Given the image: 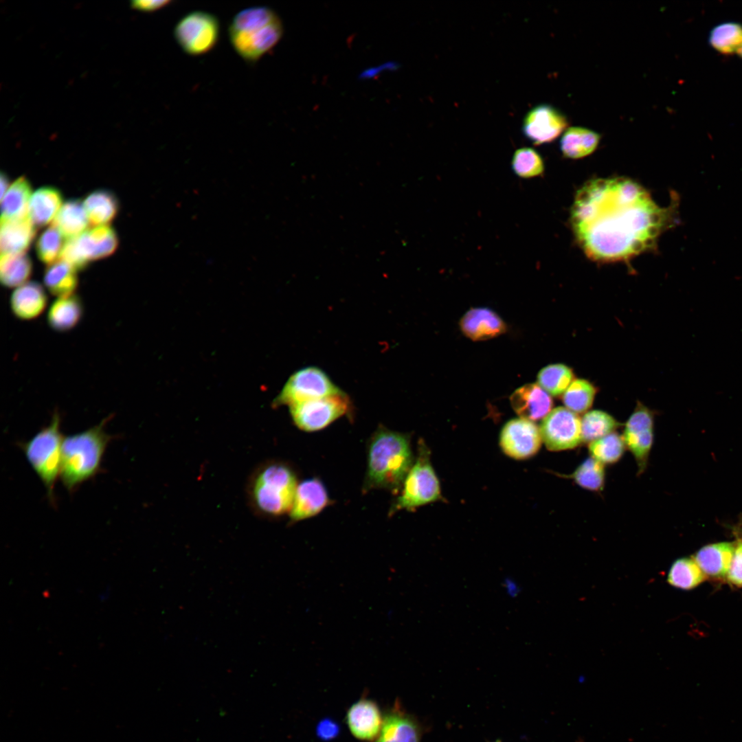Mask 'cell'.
<instances>
[{
	"mask_svg": "<svg viewBox=\"0 0 742 742\" xmlns=\"http://www.w3.org/2000/svg\"><path fill=\"white\" fill-rule=\"evenodd\" d=\"M675 207H662L627 177L593 179L578 190L570 213L578 246L594 261L628 260L653 248L673 225Z\"/></svg>",
	"mask_w": 742,
	"mask_h": 742,
	"instance_id": "1",
	"label": "cell"
},
{
	"mask_svg": "<svg viewBox=\"0 0 742 742\" xmlns=\"http://www.w3.org/2000/svg\"><path fill=\"white\" fill-rule=\"evenodd\" d=\"M407 436L385 427L377 429L368 448L363 489L398 491L412 466Z\"/></svg>",
	"mask_w": 742,
	"mask_h": 742,
	"instance_id": "2",
	"label": "cell"
},
{
	"mask_svg": "<svg viewBox=\"0 0 742 742\" xmlns=\"http://www.w3.org/2000/svg\"><path fill=\"white\" fill-rule=\"evenodd\" d=\"M109 419L106 418L97 425L63 438L60 477L68 491H74L99 473L111 440L105 431Z\"/></svg>",
	"mask_w": 742,
	"mask_h": 742,
	"instance_id": "3",
	"label": "cell"
},
{
	"mask_svg": "<svg viewBox=\"0 0 742 742\" xmlns=\"http://www.w3.org/2000/svg\"><path fill=\"white\" fill-rule=\"evenodd\" d=\"M230 43L247 63L257 62L272 49L283 34L276 13L267 6H254L238 12L228 28Z\"/></svg>",
	"mask_w": 742,
	"mask_h": 742,
	"instance_id": "4",
	"label": "cell"
},
{
	"mask_svg": "<svg viewBox=\"0 0 742 742\" xmlns=\"http://www.w3.org/2000/svg\"><path fill=\"white\" fill-rule=\"evenodd\" d=\"M297 485L295 473L290 466L271 462L254 473L248 487L249 498L259 513L278 517L290 512Z\"/></svg>",
	"mask_w": 742,
	"mask_h": 742,
	"instance_id": "5",
	"label": "cell"
},
{
	"mask_svg": "<svg viewBox=\"0 0 742 742\" xmlns=\"http://www.w3.org/2000/svg\"><path fill=\"white\" fill-rule=\"evenodd\" d=\"M63 438L60 417L56 412L47 426L20 445L28 462L45 486L51 502L54 501V486L60 474Z\"/></svg>",
	"mask_w": 742,
	"mask_h": 742,
	"instance_id": "6",
	"label": "cell"
},
{
	"mask_svg": "<svg viewBox=\"0 0 742 742\" xmlns=\"http://www.w3.org/2000/svg\"><path fill=\"white\" fill-rule=\"evenodd\" d=\"M440 497L438 477L429 462L428 451L423 445H420L418 457L407 473L402 485L401 495L397 497L391 512L403 509L411 510Z\"/></svg>",
	"mask_w": 742,
	"mask_h": 742,
	"instance_id": "7",
	"label": "cell"
},
{
	"mask_svg": "<svg viewBox=\"0 0 742 742\" xmlns=\"http://www.w3.org/2000/svg\"><path fill=\"white\" fill-rule=\"evenodd\" d=\"M118 243L117 235L112 227L107 225L98 226L67 240L63 245L60 258L77 270L83 269L89 262L113 254Z\"/></svg>",
	"mask_w": 742,
	"mask_h": 742,
	"instance_id": "8",
	"label": "cell"
},
{
	"mask_svg": "<svg viewBox=\"0 0 742 742\" xmlns=\"http://www.w3.org/2000/svg\"><path fill=\"white\" fill-rule=\"evenodd\" d=\"M174 37L188 55L205 54L216 45L220 34L219 21L205 11H193L183 16L176 24Z\"/></svg>",
	"mask_w": 742,
	"mask_h": 742,
	"instance_id": "9",
	"label": "cell"
},
{
	"mask_svg": "<svg viewBox=\"0 0 742 742\" xmlns=\"http://www.w3.org/2000/svg\"><path fill=\"white\" fill-rule=\"evenodd\" d=\"M350 407L348 396L342 392L291 405L289 411L297 428L313 432L326 428L349 412Z\"/></svg>",
	"mask_w": 742,
	"mask_h": 742,
	"instance_id": "10",
	"label": "cell"
},
{
	"mask_svg": "<svg viewBox=\"0 0 742 742\" xmlns=\"http://www.w3.org/2000/svg\"><path fill=\"white\" fill-rule=\"evenodd\" d=\"M343 391L320 368L311 366L294 372L274 401L289 407L306 401L337 394Z\"/></svg>",
	"mask_w": 742,
	"mask_h": 742,
	"instance_id": "11",
	"label": "cell"
},
{
	"mask_svg": "<svg viewBox=\"0 0 742 742\" xmlns=\"http://www.w3.org/2000/svg\"><path fill=\"white\" fill-rule=\"evenodd\" d=\"M540 431L550 451L573 449L582 442L581 419L566 407L551 410L543 420Z\"/></svg>",
	"mask_w": 742,
	"mask_h": 742,
	"instance_id": "12",
	"label": "cell"
},
{
	"mask_svg": "<svg viewBox=\"0 0 742 742\" xmlns=\"http://www.w3.org/2000/svg\"><path fill=\"white\" fill-rule=\"evenodd\" d=\"M541 440L537 425L523 418L507 422L500 434L502 450L515 459H525L535 455L541 447Z\"/></svg>",
	"mask_w": 742,
	"mask_h": 742,
	"instance_id": "13",
	"label": "cell"
},
{
	"mask_svg": "<svg viewBox=\"0 0 742 742\" xmlns=\"http://www.w3.org/2000/svg\"><path fill=\"white\" fill-rule=\"evenodd\" d=\"M567 126V118L559 110L548 104H540L528 112L522 130L534 144L541 145L553 142Z\"/></svg>",
	"mask_w": 742,
	"mask_h": 742,
	"instance_id": "14",
	"label": "cell"
},
{
	"mask_svg": "<svg viewBox=\"0 0 742 742\" xmlns=\"http://www.w3.org/2000/svg\"><path fill=\"white\" fill-rule=\"evenodd\" d=\"M653 416L642 405L636 407L628 419L622 436L625 445L634 456L640 471L646 466L653 440Z\"/></svg>",
	"mask_w": 742,
	"mask_h": 742,
	"instance_id": "15",
	"label": "cell"
},
{
	"mask_svg": "<svg viewBox=\"0 0 742 742\" xmlns=\"http://www.w3.org/2000/svg\"><path fill=\"white\" fill-rule=\"evenodd\" d=\"M383 720V713L378 704L367 697L353 703L346 715V723L353 737L370 742L379 735Z\"/></svg>",
	"mask_w": 742,
	"mask_h": 742,
	"instance_id": "16",
	"label": "cell"
},
{
	"mask_svg": "<svg viewBox=\"0 0 742 742\" xmlns=\"http://www.w3.org/2000/svg\"><path fill=\"white\" fill-rule=\"evenodd\" d=\"M420 738L417 720L396 702L384 712L381 731L371 742H420Z\"/></svg>",
	"mask_w": 742,
	"mask_h": 742,
	"instance_id": "17",
	"label": "cell"
},
{
	"mask_svg": "<svg viewBox=\"0 0 742 742\" xmlns=\"http://www.w3.org/2000/svg\"><path fill=\"white\" fill-rule=\"evenodd\" d=\"M329 503L324 484L311 478L298 484L289 513L292 521H299L319 513Z\"/></svg>",
	"mask_w": 742,
	"mask_h": 742,
	"instance_id": "18",
	"label": "cell"
},
{
	"mask_svg": "<svg viewBox=\"0 0 742 742\" xmlns=\"http://www.w3.org/2000/svg\"><path fill=\"white\" fill-rule=\"evenodd\" d=\"M510 400L513 409L521 418L532 421L545 418L553 404L549 394L535 383L521 386L511 394Z\"/></svg>",
	"mask_w": 742,
	"mask_h": 742,
	"instance_id": "19",
	"label": "cell"
},
{
	"mask_svg": "<svg viewBox=\"0 0 742 742\" xmlns=\"http://www.w3.org/2000/svg\"><path fill=\"white\" fill-rule=\"evenodd\" d=\"M462 333L473 341L490 339L505 333L506 326L493 311L474 308L468 311L460 321Z\"/></svg>",
	"mask_w": 742,
	"mask_h": 742,
	"instance_id": "20",
	"label": "cell"
},
{
	"mask_svg": "<svg viewBox=\"0 0 742 742\" xmlns=\"http://www.w3.org/2000/svg\"><path fill=\"white\" fill-rule=\"evenodd\" d=\"M48 302L43 286L36 281H27L18 286L10 297V308L14 316L21 320H31L39 317Z\"/></svg>",
	"mask_w": 742,
	"mask_h": 742,
	"instance_id": "21",
	"label": "cell"
},
{
	"mask_svg": "<svg viewBox=\"0 0 742 742\" xmlns=\"http://www.w3.org/2000/svg\"><path fill=\"white\" fill-rule=\"evenodd\" d=\"M36 225L30 215L1 221V254L25 253L36 235Z\"/></svg>",
	"mask_w": 742,
	"mask_h": 742,
	"instance_id": "22",
	"label": "cell"
},
{
	"mask_svg": "<svg viewBox=\"0 0 742 742\" xmlns=\"http://www.w3.org/2000/svg\"><path fill=\"white\" fill-rule=\"evenodd\" d=\"M734 550V547L731 543L710 544L701 548L694 560L705 575L721 578L727 576Z\"/></svg>",
	"mask_w": 742,
	"mask_h": 742,
	"instance_id": "23",
	"label": "cell"
},
{
	"mask_svg": "<svg viewBox=\"0 0 742 742\" xmlns=\"http://www.w3.org/2000/svg\"><path fill=\"white\" fill-rule=\"evenodd\" d=\"M84 313L81 299L76 294L58 297L50 305L47 321L52 329L67 332L77 326Z\"/></svg>",
	"mask_w": 742,
	"mask_h": 742,
	"instance_id": "24",
	"label": "cell"
},
{
	"mask_svg": "<svg viewBox=\"0 0 742 742\" xmlns=\"http://www.w3.org/2000/svg\"><path fill=\"white\" fill-rule=\"evenodd\" d=\"M62 203V194L56 188L44 186L37 189L29 203V215L34 224L43 227L54 220Z\"/></svg>",
	"mask_w": 742,
	"mask_h": 742,
	"instance_id": "25",
	"label": "cell"
},
{
	"mask_svg": "<svg viewBox=\"0 0 742 742\" xmlns=\"http://www.w3.org/2000/svg\"><path fill=\"white\" fill-rule=\"evenodd\" d=\"M89 223L83 203L79 199H70L62 205L52 225L69 240L86 232Z\"/></svg>",
	"mask_w": 742,
	"mask_h": 742,
	"instance_id": "26",
	"label": "cell"
},
{
	"mask_svg": "<svg viewBox=\"0 0 742 742\" xmlns=\"http://www.w3.org/2000/svg\"><path fill=\"white\" fill-rule=\"evenodd\" d=\"M600 135L583 127H570L562 135L560 148L564 157L581 159L592 154L598 147Z\"/></svg>",
	"mask_w": 742,
	"mask_h": 742,
	"instance_id": "27",
	"label": "cell"
},
{
	"mask_svg": "<svg viewBox=\"0 0 742 742\" xmlns=\"http://www.w3.org/2000/svg\"><path fill=\"white\" fill-rule=\"evenodd\" d=\"M32 186L25 177L18 178L1 199V221L19 218L29 215Z\"/></svg>",
	"mask_w": 742,
	"mask_h": 742,
	"instance_id": "28",
	"label": "cell"
},
{
	"mask_svg": "<svg viewBox=\"0 0 742 742\" xmlns=\"http://www.w3.org/2000/svg\"><path fill=\"white\" fill-rule=\"evenodd\" d=\"M89 223L93 226L106 225L116 216L119 203L109 190L100 189L89 194L83 201Z\"/></svg>",
	"mask_w": 742,
	"mask_h": 742,
	"instance_id": "29",
	"label": "cell"
},
{
	"mask_svg": "<svg viewBox=\"0 0 742 742\" xmlns=\"http://www.w3.org/2000/svg\"><path fill=\"white\" fill-rule=\"evenodd\" d=\"M43 282L49 292L57 297L74 295L78 284L77 269L59 260L46 269Z\"/></svg>",
	"mask_w": 742,
	"mask_h": 742,
	"instance_id": "30",
	"label": "cell"
},
{
	"mask_svg": "<svg viewBox=\"0 0 742 742\" xmlns=\"http://www.w3.org/2000/svg\"><path fill=\"white\" fill-rule=\"evenodd\" d=\"M32 263L25 253L1 254L0 280L7 288L18 287L31 276Z\"/></svg>",
	"mask_w": 742,
	"mask_h": 742,
	"instance_id": "31",
	"label": "cell"
},
{
	"mask_svg": "<svg viewBox=\"0 0 742 742\" xmlns=\"http://www.w3.org/2000/svg\"><path fill=\"white\" fill-rule=\"evenodd\" d=\"M705 577L706 575L693 559L681 558L672 564L667 581L675 587L690 589L703 582Z\"/></svg>",
	"mask_w": 742,
	"mask_h": 742,
	"instance_id": "32",
	"label": "cell"
},
{
	"mask_svg": "<svg viewBox=\"0 0 742 742\" xmlns=\"http://www.w3.org/2000/svg\"><path fill=\"white\" fill-rule=\"evenodd\" d=\"M581 425L582 441L589 443L612 433L619 426L611 415L600 410L585 413Z\"/></svg>",
	"mask_w": 742,
	"mask_h": 742,
	"instance_id": "33",
	"label": "cell"
},
{
	"mask_svg": "<svg viewBox=\"0 0 742 742\" xmlns=\"http://www.w3.org/2000/svg\"><path fill=\"white\" fill-rule=\"evenodd\" d=\"M572 370L561 363L551 364L541 369L537 375V383L552 396L563 394L574 381Z\"/></svg>",
	"mask_w": 742,
	"mask_h": 742,
	"instance_id": "34",
	"label": "cell"
},
{
	"mask_svg": "<svg viewBox=\"0 0 742 742\" xmlns=\"http://www.w3.org/2000/svg\"><path fill=\"white\" fill-rule=\"evenodd\" d=\"M709 43L723 54L737 52L742 43V25L735 22H726L715 26L710 33Z\"/></svg>",
	"mask_w": 742,
	"mask_h": 742,
	"instance_id": "35",
	"label": "cell"
},
{
	"mask_svg": "<svg viewBox=\"0 0 742 742\" xmlns=\"http://www.w3.org/2000/svg\"><path fill=\"white\" fill-rule=\"evenodd\" d=\"M596 394L594 386L585 379L574 380L563 394L566 408L573 412H586L592 406Z\"/></svg>",
	"mask_w": 742,
	"mask_h": 742,
	"instance_id": "36",
	"label": "cell"
},
{
	"mask_svg": "<svg viewBox=\"0 0 742 742\" xmlns=\"http://www.w3.org/2000/svg\"><path fill=\"white\" fill-rule=\"evenodd\" d=\"M622 436L612 432L589 443L592 458L604 464L614 463L622 456L625 450Z\"/></svg>",
	"mask_w": 742,
	"mask_h": 742,
	"instance_id": "37",
	"label": "cell"
},
{
	"mask_svg": "<svg viewBox=\"0 0 742 742\" xmlns=\"http://www.w3.org/2000/svg\"><path fill=\"white\" fill-rule=\"evenodd\" d=\"M512 168L519 177L530 179L542 175L544 164L541 155L531 148L517 149L512 158Z\"/></svg>",
	"mask_w": 742,
	"mask_h": 742,
	"instance_id": "38",
	"label": "cell"
},
{
	"mask_svg": "<svg viewBox=\"0 0 742 742\" xmlns=\"http://www.w3.org/2000/svg\"><path fill=\"white\" fill-rule=\"evenodd\" d=\"M571 477L581 487L598 491L604 484V465L593 458H588L578 466Z\"/></svg>",
	"mask_w": 742,
	"mask_h": 742,
	"instance_id": "39",
	"label": "cell"
},
{
	"mask_svg": "<svg viewBox=\"0 0 742 742\" xmlns=\"http://www.w3.org/2000/svg\"><path fill=\"white\" fill-rule=\"evenodd\" d=\"M63 236L54 226L46 229L39 236L36 243V251L38 258L43 263L52 265L60 257L63 245Z\"/></svg>",
	"mask_w": 742,
	"mask_h": 742,
	"instance_id": "40",
	"label": "cell"
},
{
	"mask_svg": "<svg viewBox=\"0 0 742 742\" xmlns=\"http://www.w3.org/2000/svg\"><path fill=\"white\" fill-rule=\"evenodd\" d=\"M727 578L731 584L742 587V541L734 548Z\"/></svg>",
	"mask_w": 742,
	"mask_h": 742,
	"instance_id": "41",
	"label": "cell"
},
{
	"mask_svg": "<svg viewBox=\"0 0 742 742\" xmlns=\"http://www.w3.org/2000/svg\"><path fill=\"white\" fill-rule=\"evenodd\" d=\"M317 737L323 741H329L335 739L340 732L339 723L331 718L321 719L315 728Z\"/></svg>",
	"mask_w": 742,
	"mask_h": 742,
	"instance_id": "42",
	"label": "cell"
},
{
	"mask_svg": "<svg viewBox=\"0 0 742 742\" xmlns=\"http://www.w3.org/2000/svg\"><path fill=\"white\" fill-rule=\"evenodd\" d=\"M169 0H134L130 5L133 9L145 12H153L161 10L170 4Z\"/></svg>",
	"mask_w": 742,
	"mask_h": 742,
	"instance_id": "43",
	"label": "cell"
},
{
	"mask_svg": "<svg viewBox=\"0 0 742 742\" xmlns=\"http://www.w3.org/2000/svg\"><path fill=\"white\" fill-rule=\"evenodd\" d=\"M9 188V180L5 174H1V199Z\"/></svg>",
	"mask_w": 742,
	"mask_h": 742,
	"instance_id": "44",
	"label": "cell"
},
{
	"mask_svg": "<svg viewBox=\"0 0 742 742\" xmlns=\"http://www.w3.org/2000/svg\"><path fill=\"white\" fill-rule=\"evenodd\" d=\"M738 54L742 57V43L737 50Z\"/></svg>",
	"mask_w": 742,
	"mask_h": 742,
	"instance_id": "45",
	"label": "cell"
}]
</instances>
